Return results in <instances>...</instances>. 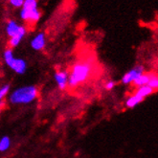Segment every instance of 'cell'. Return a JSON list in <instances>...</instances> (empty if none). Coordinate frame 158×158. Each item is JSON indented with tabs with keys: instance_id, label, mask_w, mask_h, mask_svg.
I'll list each match as a JSON object with an SVG mask.
<instances>
[{
	"instance_id": "cell-1",
	"label": "cell",
	"mask_w": 158,
	"mask_h": 158,
	"mask_svg": "<svg viewBox=\"0 0 158 158\" xmlns=\"http://www.w3.org/2000/svg\"><path fill=\"white\" fill-rule=\"evenodd\" d=\"M93 73V63L90 60L76 62L68 74V85L72 88L85 82Z\"/></svg>"
},
{
	"instance_id": "cell-2",
	"label": "cell",
	"mask_w": 158,
	"mask_h": 158,
	"mask_svg": "<svg viewBox=\"0 0 158 158\" xmlns=\"http://www.w3.org/2000/svg\"><path fill=\"white\" fill-rule=\"evenodd\" d=\"M39 96V89L35 85H25L15 89L10 95L13 105H27L34 102Z\"/></svg>"
},
{
	"instance_id": "cell-3",
	"label": "cell",
	"mask_w": 158,
	"mask_h": 158,
	"mask_svg": "<svg viewBox=\"0 0 158 158\" xmlns=\"http://www.w3.org/2000/svg\"><path fill=\"white\" fill-rule=\"evenodd\" d=\"M145 73V69L142 65L135 66L134 68L127 71L122 78V82L124 85H131L139 76Z\"/></svg>"
},
{
	"instance_id": "cell-4",
	"label": "cell",
	"mask_w": 158,
	"mask_h": 158,
	"mask_svg": "<svg viewBox=\"0 0 158 158\" xmlns=\"http://www.w3.org/2000/svg\"><path fill=\"white\" fill-rule=\"evenodd\" d=\"M55 81L60 89L64 90L68 86V72L65 70H60L55 73Z\"/></svg>"
},
{
	"instance_id": "cell-5",
	"label": "cell",
	"mask_w": 158,
	"mask_h": 158,
	"mask_svg": "<svg viewBox=\"0 0 158 158\" xmlns=\"http://www.w3.org/2000/svg\"><path fill=\"white\" fill-rule=\"evenodd\" d=\"M8 66L10 67L14 72L19 74V75H22V74L25 73V71L27 69V62L23 59L15 58Z\"/></svg>"
},
{
	"instance_id": "cell-6",
	"label": "cell",
	"mask_w": 158,
	"mask_h": 158,
	"mask_svg": "<svg viewBox=\"0 0 158 158\" xmlns=\"http://www.w3.org/2000/svg\"><path fill=\"white\" fill-rule=\"evenodd\" d=\"M46 45V38L43 32L39 33L31 41V47L35 51L42 50Z\"/></svg>"
},
{
	"instance_id": "cell-7",
	"label": "cell",
	"mask_w": 158,
	"mask_h": 158,
	"mask_svg": "<svg viewBox=\"0 0 158 158\" xmlns=\"http://www.w3.org/2000/svg\"><path fill=\"white\" fill-rule=\"evenodd\" d=\"M25 35H26V29H25V27L20 26L18 32L14 36L10 38V41H9V45H10V47L15 48V47H16V46L19 45V43L21 42L22 39L25 36Z\"/></svg>"
},
{
	"instance_id": "cell-8",
	"label": "cell",
	"mask_w": 158,
	"mask_h": 158,
	"mask_svg": "<svg viewBox=\"0 0 158 158\" xmlns=\"http://www.w3.org/2000/svg\"><path fill=\"white\" fill-rule=\"evenodd\" d=\"M152 73H144L141 76H139L133 82L132 85L135 87H140V86H144V85H148V81H150L151 76Z\"/></svg>"
},
{
	"instance_id": "cell-9",
	"label": "cell",
	"mask_w": 158,
	"mask_h": 158,
	"mask_svg": "<svg viewBox=\"0 0 158 158\" xmlns=\"http://www.w3.org/2000/svg\"><path fill=\"white\" fill-rule=\"evenodd\" d=\"M143 101H144L143 98H141L140 96L136 95L135 93H134L133 95L129 96L127 99V101H126V106L128 107V108H133V107L137 106L140 103H142Z\"/></svg>"
},
{
	"instance_id": "cell-10",
	"label": "cell",
	"mask_w": 158,
	"mask_h": 158,
	"mask_svg": "<svg viewBox=\"0 0 158 158\" xmlns=\"http://www.w3.org/2000/svg\"><path fill=\"white\" fill-rule=\"evenodd\" d=\"M28 17H27V22L29 23H35L40 20V18L41 16V13L38 8L34 9V10H28Z\"/></svg>"
},
{
	"instance_id": "cell-11",
	"label": "cell",
	"mask_w": 158,
	"mask_h": 158,
	"mask_svg": "<svg viewBox=\"0 0 158 158\" xmlns=\"http://www.w3.org/2000/svg\"><path fill=\"white\" fill-rule=\"evenodd\" d=\"M19 28H20V25H18L15 20H10L6 26L7 35L10 36V38H12V36H14L18 32Z\"/></svg>"
},
{
	"instance_id": "cell-12",
	"label": "cell",
	"mask_w": 158,
	"mask_h": 158,
	"mask_svg": "<svg viewBox=\"0 0 158 158\" xmlns=\"http://www.w3.org/2000/svg\"><path fill=\"white\" fill-rule=\"evenodd\" d=\"M153 92H154V90L152 87H150L148 85H144V86L137 87V89L135 91V94L138 95V96H140L143 99H145L146 97L152 95Z\"/></svg>"
},
{
	"instance_id": "cell-13",
	"label": "cell",
	"mask_w": 158,
	"mask_h": 158,
	"mask_svg": "<svg viewBox=\"0 0 158 158\" xmlns=\"http://www.w3.org/2000/svg\"><path fill=\"white\" fill-rule=\"evenodd\" d=\"M11 147V139L8 136H3L0 139V152H6Z\"/></svg>"
},
{
	"instance_id": "cell-14",
	"label": "cell",
	"mask_w": 158,
	"mask_h": 158,
	"mask_svg": "<svg viewBox=\"0 0 158 158\" xmlns=\"http://www.w3.org/2000/svg\"><path fill=\"white\" fill-rule=\"evenodd\" d=\"M22 8L26 9V10H34V9H36L38 8V0H24Z\"/></svg>"
},
{
	"instance_id": "cell-15",
	"label": "cell",
	"mask_w": 158,
	"mask_h": 158,
	"mask_svg": "<svg viewBox=\"0 0 158 158\" xmlns=\"http://www.w3.org/2000/svg\"><path fill=\"white\" fill-rule=\"evenodd\" d=\"M3 58H4V60L6 62L7 65H9L12 60L15 59V56H14V53H13V50L11 48L9 49H6L5 52H4V55H3Z\"/></svg>"
},
{
	"instance_id": "cell-16",
	"label": "cell",
	"mask_w": 158,
	"mask_h": 158,
	"mask_svg": "<svg viewBox=\"0 0 158 158\" xmlns=\"http://www.w3.org/2000/svg\"><path fill=\"white\" fill-rule=\"evenodd\" d=\"M148 85L150 87H152L154 91L157 90V88H158V77H157L156 74H153V73L152 74L150 81H148Z\"/></svg>"
},
{
	"instance_id": "cell-17",
	"label": "cell",
	"mask_w": 158,
	"mask_h": 158,
	"mask_svg": "<svg viewBox=\"0 0 158 158\" xmlns=\"http://www.w3.org/2000/svg\"><path fill=\"white\" fill-rule=\"evenodd\" d=\"M9 90H10V85H4V86H2L1 88H0V103L4 101L5 97L8 94Z\"/></svg>"
},
{
	"instance_id": "cell-18",
	"label": "cell",
	"mask_w": 158,
	"mask_h": 158,
	"mask_svg": "<svg viewBox=\"0 0 158 158\" xmlns=\"http://www.w3.org/2000/svg\"><path fill=\"white\" fill-rule=\"evenodd\" d=\"M10 4L15 8H22L24 0H9Z\"/></svg>"
},
{
	"instance_id": "cell-19",
	"label": "cell",
	"mask_w": 158,
	"mask_h": 158,
	"mask_svg": "<svg viewBox=\"0 0 158 158\" xmlns=\"http://www.w3.org/2000/svg\"><path fill=\"white\" fill-rule=\"evenodd\" d=\"M114 86H115V82H114L113 81H108L106 83V85H105L106 89H107V90L113 89V88H114Z\"/></svg>"
},
{
	"instance_id": "cell-20",
	"label": "cell",
	"mask_w": 158,
	"mask_h": 158,
	"mask_svg": "<svg viewBox=\"0 0 158 158\" xmlns=\"http://www.w3.org/2000/svg\"><path fill=\"white\" fill-rule=\"evenodd\" d=\"M1 112H2V108L0 107V114H1Z\"/></svg>"
}]
</instances>
